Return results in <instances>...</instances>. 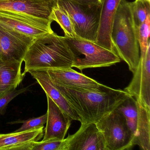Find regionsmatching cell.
<instances>
[{
	"label": "cell",
	"instance_id": "7402d4cb",
	"mask_svg": "<svg viewBox=\"0 0 150 150\" xmlns=\"http://www.w3.org/2000/svg\"><path fill=\"white\" fill-rule=\"evenodd\" d=\"M47 118V113L39 117L29 119L27 120L14 121L8 123L11 124L16 123H22L23 124L21 128L16 130V132L24 131L29 130L39 129L44 127V125L46 123Z\"/></svg>",
	"mask_w": 150,
	"mask_h": 150
},
{
	"label": "cell",
	"instance_id": "603a6c76",
	"mask_svg": "<svg viewBox=\"0 0 150 150\" xmlns=\"http://www.w3.org/2000/svg\"><path fill=\"white\" fill-rule=\"evenodd\" d=\"M63 140L52 139L45 141H35L30 150H61Z\"/></svg>",
	"mask_w": 150,
	"mask_h": 150
},
{
	"label": "cell",
	"instance_id": "5bb4252c",
	"mask_svg": "<svg viewBox=\"0 0 150 150\" xmlns=\"http://www.w3.org/2000/svg\"><path fill=\"white\" fill-rule=\"evenodd\" d=\"M53 84L69 87L99 89L105 85L71 68L46 70Z\"/></svg>",
	"mask_w": 150,
	"mask_h": 150
},
{
	"label": "cell",
	"instance_id": "d4e9b609",
	"mask_svg": "<svg viewBox=\"0 0 150 150\" xmlns=\"http://www.w3.org/2000/svg\"><path fill=\"white\" fill-rule=\"evenodd\" d=\"M79 4L85 5H100V0H69Z\"/></svg>",
	"mask_w": 150,
	"mask_h": 150
},
{
	"label": "cell",
	"instance_id": "44dd1931",
	"mask_svg": "<svg viewBox=\"0 0 150 150\" xmlns=\"http://www.w3.org/2000/svg\"><path fill=\"white\" fill-rule=\"evenodd\" d=\"M134 24L137 29L150 15V0H135L130 2Z\"/></svg>",
	"mask_w": 150,
	"mask_h": 150
},
{
	"label": "cell",
	"instance_id": "30bf717a",
	"mask_svg": "<svg viewBox=\"0 0 150 150\" xmlns=\"http://www.w3.org/2000/svg\"><path fill=\"white\" fill-rule=\"evenodd\" d=\"M131 81L124 90L139 103L150 108V46L140 60L133 73Z\"/></svg>",
	"mask_w": 150,
	"mask_h": 150
},
{
	"label": "cell",
	"instance_id": "cb8c5ba5",
	"mask_svg": "<svg viewBox=\"0 0 150 150\" xmlns=\"http://www.w3.org/2000/svg\"><path fill=\"white\" fill-rule=\"evenodd\" d=\"M29 87L23 88L19 90L16 89L10 90L0 96V114L1 115H4L9 103L19 95L28 91Z\"/></svg>",
	"mask_w": 150,
	"mask_h": 150
},
{
	"label": "cell",
	"instance_id": "d6986e66",
	"mask_svg": "<svg viewBox=\"0 0 150 150\" xmlns=\"http://www.w3.org/2000/svg\"><path fill=\"white\" fill-rule=\"evenodd\" d=\"M116 110L120 111L123 115L127 125L135 138L138 117L136 99L132 96H129Z\"/></svg>",
	"mask_w": 150,
	"mask_h": 150
},
{
	"label": "cell",
	"instance_id": "3957f363",
	"mask_svg": "<svg viewBox=\"0 0 150 150\" xmlns=\"http://www.w3.org/2000/svg\"><path fill=\"white\" fill-rule=\"evenodd\" d=\"M111 39L116 53L134 73L140 60V49L130 2L126 0H122L117 8L112 25Z\"/></svg>",
	"mask_w": 150,
	"mask_h": 150
},
{
	"label": "cell",
	"instance_id": "9c48e42d",
	"mask_svg": "<svg viewBox=\"0 0 150 150\" xmlns=\"http://www.w3.org/2000/svg\"><path fill=\"white\" fill-rule=\"evenodd\" d=\"M61 150H106L102 134L96 123H81L79 129L62 142Z\"/></svg>",
	"mask_w": 150,
	"mask_h": 150
},
{
	"label": "cell",
	"instance_id": "6da1fadb",
	"mask_svg": "<svg viewBox=\"0 0 150 150\" xmlns=\"http://www.w3.org/2000/svg\"><path fill=\"white\" fill-rule=\"evenodd\" d=\"M54 85L78 115L81 123H96L115 110L130 95L124 90L106 86L93 89Z\"/></svg>",
	"mask_w": 150,
	"mask_h": 150
},
{
	"label": "cell",
	"instance_id": "2e32d148",
	"mask_svg": "<svg viewBox=\"0 0 150 150\" xmlns=\"http://www.w3.org/2000/svg\"><path fill=\"white\" fill-rule=\"evenodd\" d=\"M28 72L36 80L44 90L46 95L59 107L71 121H80L78 115L72 109L65 98L50 79L46 70H30Z\"/></svg>",
	"mask_w": 150,
	"mask_h": 150
},
{
	"label": "cell",
	"instance_id": "5b68a950",
	"mask_svg": "<svg viewBox=\"0 0 150 150\" xmlns=\"http://www.w3.org/2000/svg\"><path fill=\"white\" fill-rule=\"evenodd\" d=\"M57 2L68 13L77 38L96 42L99 28L100 5L79 4L69 0H57Z\"/></svg>",
	"mask_w": 150,
	"mask_h": 150
},
{
	"label": "cell",
	"instance_id": "ac0fdd59",
	"mask_svg": "<svg viewBox=\"0 0 150 150\" xmlns=\"http://www.w3.org/2000/svg\"><path fill=\"white\" fill-rule=\"evenodd\" d=\"M138 110L137 130L134 145L143 150H150V108L139 103L137 100Z\"/></svg>",
	"mask_w": 150,
	"mask_h": 150
},
{
	"label": "cell",
	"instance_id": "8fae6325",
	"mask_svg": "<svg viewBox=\"0 0 150 150\" xmlns=\"http://www.w3.org/2000/svg\"><path fill=\"white\" fill-rule=\"evenodd\" d=\"M35 38L0 26L2 58L23 62L28 49Z\"/></svg>",
	"mask_w": 150,
	"mask_h": 150
},
{
	"label": "cell",
	"instance_id": "4316f807",
	"mask_svg": "<svg viewBox=\"0 0 150 150\" xmlns=\"http://www.w3.org/2000/svg\"></svg>",
	"mask_w": 150,
	"mask_h": 150
},
{
	"label": "cell",
	"instance_id": "277c9868",
	"mask_svg": "<svg viewBox=\"0 0 150 150\" xmlns=\"http://www.w3.org/2000/svg\"><path fill=\"white\" fill-rule=\"evenodd\" d=\"M63 37L72 57V67L81 71L86 68L108 67L121 61L115 52L94 42L81 38Z\"/></svg>",
	"mask_w": 150,
	"mask_h": 150
},
{
	"label": "cell",
	"instance_id": "ffe728a7",
	"mask_svg": "<svg viewBox=\"0 0 150 150\" xmlns=\"http://www.w3.org/2000/svg\"><path fill=\"white\" fill-rule=\"evenodd\" d=\"M57 1V0H56ZM52 21L57 23L64 32L65 37L77 38L71 19L67 12L56 3L52 10Z\"/></svg>",
	"mask_w": 150,
	"mask_h": 150
},
{
	"label": "cell",
	"instance_id": "8992f818",
	"mask_svg": "<svg viewBox=\"0 0 150 150\" xmlns=\"http://www.w3.org/2000/svg\"><path fill=\"white\" fill-rule=\"evenodd\" d=\"M102 134L106 150H124L134 146V137L123 115L115 110L96 123Z\"/></svg>",
	"mask_w": 150,
	"mask_h": 150
},
{
	"label": "cell",
	"instance_id": "ba28073f",
	"mask_svg": "<svg viewBox=\"0 0 150 150\" xmlns=\"http://www.w3.org/2000/svg\"><path fill=\"white\" fill-rule=\"evenodd\" d=\"M52 22L38 20L9 12H0V26L33 38L53 32Z\"/></svg>",
	"mask_w": 150,
	"mask_h": 150
},
{
	"label": "cell",
	"instance_id": "52a82bcc",
	"mask_svg": "<svg viewBox=\"0 0 150 150\" xmlns=\"http://www.w3.org/2000/svg\"><path fill=\"white\" fill-rule=\"evenodd\" d=\"M56 0H0V12H9L52 22Z\"/></svg>",
	"mask_w": 150,
	"mask_h": 150
},
{
	"label": "cell",
	"instance_id": "4fadbf2b",
	"mask_svg": "<svg viewBox=\"0 0 150 150\" xmlns=\"http://www.w3.org/2000/svg\"><path fill=\"white\" fill-rule=\"evenodd\" d=\"M122 0H100V20L96 43L115 52L111 39L114 18ZM116 53V52H115Z\"/></svg>",
	"mask_w": 150,
	"mask_h": 150
},
{
	"label": "cell",
	"instance_id": "e0dca14e",
	"mask_svg": "<svg viewBox=\"0 0 150 150\" xmlns=\"http://www.w3.org/2000/svg\"><path fill=\"white\" fill-rule=\"evenodd\" d=\"M23 62L0 58V96L16 89L25 74L22 73Z\"/></svg>",
	"mask_w": 150,
	"mask_h": 150
},
{
	"label": "cell",
	"instance_id": "9a60e30c",
	"mask_svg": "<svg viewBox=\"0 0 150 150\" xmlns=\"http://www.w3.org/2000/svg\"><path fill=\"white\" fill-rule=\"evenodd\" d=\"M44 128L7 134L0 133V150H30L33 142L42 138Z\"/></svg>",
	"mask_w": 150,
	"mask_h": 150
},
{
	"label": "cell",
	"instance_id": "7c38bea8",
	"mask_svg": "<svg viewBox=\"0 0 150 150\" xmlns=\"http://www.w3.org/2000/svg\"><path fill=\"white\" fill-rule=\"evenodd\" d=\"M46 95L48 102L47 118L42 140L52 139L63 140L72 121L48 95Z\"/></svg>",
	"mask_w": 150,
	"mask_h": 150
},
{
	"label": "cell",
	"instance_id": "484cf974",
	"mask_svg": "<svg viewBox=\"0 0 150 150\" xmlns=\"http://www.w3.org/2000/svg\"><path fill=\"white\" fill-rule=\"evenodd\" d=\"M3 53H2V49H1V41H0V58L2 57Z\"/></svg>",
	"mask_w": 150,
	"mask_h": 150
},
{
	"label": "cell",
	"instance_id": "7a4b0ae2",
	"mask_svg": "<svg viewBox=\"0 0 150 150\" xmlns=\"http://www.w3.org/2000/svg\"><path fill=\"white\" fill-rule=\"evenodd\" d=\"M23 61L24 74L30 70L72 68L73 62L63 37L54 32L35 38Z\"/></svg>",
	"mask_w": 150,
	"mask_h": 150
}]
</instances>
